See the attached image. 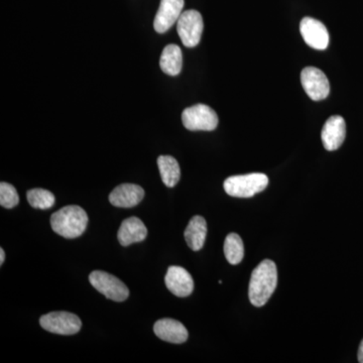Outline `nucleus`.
I'll use <instances>...</instances> for the list:
<instances>
[{"label":"nucleus","mask_w":363,"mask_h":363,"mask_svg":"<svg viewBox=\"0 0 363 363\" xmlns=\"http://www.w3.org/2000/svg\"><path fill=\"white\" fill-rule=\"evenodd\" d=\"M278 285V269L272 260H262L253 269L248 289L250 302L255 307L267 304Z\"/></svg>","instance_id":"nucleus-1"},{"label":"nucleus","mask_w":363,"mask_h":363,"mask_svg":"<svg viewBox=\"0 0 363 363\" xmlns=\"http://www.w3.org/2000/svg\"><path fill=\"white\" fill-rule=\"evenodd\" d=\"M88 224L85 210L77 205H70L55 212L51 217L52 230L65 238H77L82 235Z\"/></svg>","instance_id":"nucleus-2"},{"label":"nucleus","mask_w":363,"mask_h":363,"mask_svg":"<svg viewBox=\"0 0 363 363\" xmlns=\"http://www.w3.org/2000/svg\"><path fill=\"white\" fill-rule=\"evenodd\" d=\"M269 185V178L262 173L229 177L224 182V190L231 197L250 198L262 192Z\"/></svg>","instance_id":"nucleus-3"},{"label":"nucleus","mask_w":363,"mask_h":363,"mask_svg":"<svg viewBox=\"0 0 363 363\" xmlns=\"http://www.w3.org/2000/svg\"><path fill=\"white\" fill-rule=\"evenodd\" d=\"M182 121L189 130L212 131L218 125V116L208 105L196 104L183 111Z\"/></svg>","instance_id":"nucleus-4"},{"label":"nucleus","mask_w":363,"mask_h":363,"mask_svg":"<svg viewBox=\"0 0 363 363\" xmlns=\"http://www.w3.org/2000/svg\"><path fill=\"white\" fill-rule=\"evenodd\" d=\"M204 23L201 13L195 9H189L181 14L177 21V30L183 45L187 48H194L201 40Z\"/></svg>","instance_id":"nucleus-5"},{"label":"nucleus","mask_w":363,"mask_h":363,"mask_svg":"<svg viewBox=\"0 0 363 363\" xmlns=\"http://www.w3.org/2000/svg\"><path fill=\"white\" fill-rule=\"evenodd\" d=\"M91 285L109 300L123 302L130 296L128 286L108 272L94 271L89 276Z\"/></svg>","instance_id":"nucleus-6"},{"label":"nucleus","mask_w":363,"mask_h":363,"mask_svg":"<svg viewBox=\"0 0 363 363\" xmlns=\"http://www.w3.org/2000/svg\"><path fill=\"white\" fill-rule=\"evenodd\" d=\"M40 325L45 331L59 335H74L80 331V318L69 312H52L40 317Z\"/></svg>","instance_id":"nucleus-7"},{"label":"nucleus","mask_w":363,"mask_h":363,"mask_svg":"<svg viewBox=\"0 0 363 363\" xmlns=\"http://www.w3.org/2000/svg\"><path fill=\"white\" fill-rule=\"evenodd\" d=\"M301 82L308 96L314 101L328 97L330 84L326 75L315 67H307L301 73Z\"/></svg>","instance_id":"nucleus-8"},{"label":"nucleus","mask_w":363,"mask_h":363,"mask_svg":"<svg viewBox=\"0 0 363 363\" xmlns=\"http://www.w3.org/2000/svg\"><path fill=\"white\" fill-rule=\"evenodd\" d=\"M300 32L306 44L315 50L323 51L329 45V33L326 26L320 21L304 18L301 21Z\"/></svg>","instance_id":"nucleus-9"},{"label":"nucleus","mask_w":363,"mask_h":363,"mask_svg":"<svg viewBox=\"0 0 363 363\" xmlns=\"http://www.w3.org/2000/svg\"><path fill=\"white\" fill-rule=\"evenodd\" d=\"M184 4V0H161L154 21V28L157 33H166L178 21L183 13Z\"/></svg>","instance_id":"nucleus-10"},{"label":"nucleus","mask_w":363,"mask_h":363,"mask_svg":"<svg viewBox=\"0 0 363 363\" xmlns=\"http://www.w3.org/2000/svg\"><path fill=\"white\" fill-rule=\"evenodd\" d=\"M164 283L169 292L177 297H188L194 290L192 276L181 267H169L164 277Z\"/></svg>","instance_id":"nucleus-11"},{"label":"nucleus","mask_w":363,"mask_h":363,"mask_svg":"<svg viewBox=\"0 0 363 363\" xmlns=\"http://www.w3.org/2000/svg\"><path fill=\"white\" fill-rule=\"evenodd\" d=\"M346 136V123L340 116H331L324 124L321 138L325 149L336 150L342 145Z\"/></svg>","instance_id":"nucleus-12"},{"label":"nucleus","mask_w":363,"mask_h":363,"mask_svg":"<svg viewBox=\"0 0 363 363\" xmlns=\"http://www.w3.org/2000/svg\"><path fill=\"white\" fill-rule=\"evenodd\" d=\"M145 197V191L135 184H123L112 191L109 201L116 207L131 208L140 204Z\"/></svg>","instance_id":"nucleus-13"},{"label":"nucleus","mask_w":363,"mask_h":363,"mask_svg":"<svg viewBox=\"0 0 363 363\" xmlns=\"http://www.w3.org/2000/svg\"><path fill=\"white\" fill-rule=\"evenodd\" d=\"M155 334L167 342L181 344L186 342L189 333L186 327L177 320L164 318L159 320L154 326Z\"/></svg>","instance_id":"nucleus-14"},{"label":"nucleus","mask_w":363,"mask_h":363,"mask_svg":"<svg viewBox=\"0 0 363 363\" xmlns=\"http://www.w3.org/2000/svg\"><path fill=\"white\" fill-rule=\"evenodd\" d=\"M147 235V229L143 222L138 217H130L121 223L117 238L123 247H128L133 243L145 240Z\"/></svg>","instance_id":"nucleus-15"},{"label":"nucleus","mask_w":363,"mask_h":363,"mask_svg":"<svg viewBox=\"0 0 363 363\" xmlns=\"http://www.w3.org/2000/svg\"><path fill=\"white\" fill-rule=\"evenodd\" d=\"M184 235H185V240L191 250L194 252L201 250L204 247L205 240H206V220L201 216L193 217L189 222Z\"/></svg>","instance_id":"nucleus-16"},{"label":"nucleus","mask_w":363,"mask_h":363,"mask_svg":"<svg viewBox=\"0 0 363 363\" xmlns=\"http://www.w3.org/2000/svg\"><path fill=\"white\" fill-rule=\"evenodd\" d=\"M160 66L167 75H179L182 71V66H183V55H182L181 48L177 45H167L162 52Z\"/></svg>","instance_id":"nucleus-17"},{"label":"nucleus","mask_w":363,"mask_h":363,"mask_svg":"<svg viewBox=\"0 0 363 363\" xmlns=\"http://www.w3.org/2000/svg\"><path fill=\"white\" fill-rule=\"evenodd\" d=\"M157 166H159L162 183L167 187H175L181 177L180 166H179V162H177L175 157L171 156L159 157Z\"/></svg>","instance_id":"nucleus-18"},{"label":"nucleus","mask_w":363,"mask_h":363,"mask_svg":"<svg viewBox=\"0 0 363 363\" xmlns=\"http://www.w3.org/2000/svg\"><path fill=\"white\" fill-rule=\"evenodd\" d=\"M224 255L230 264H240L245 257V247L238 234L230 233L224 242Z\"/></svg>","instance_id":"nucleus-19"},{"label":"nucleus","mask_w":363,"mask_h":363,"mask_svg":"<svg viewBox=\"0 0 363 363\" xmlns=\"http://www.w3.org/2000/svg\"><path fill=\"white\" fill-rule=\"evenodd\" d=\"M28 201L35 209H50L55 204V196L45 189H32L26 193Z\"/></svg>","instance_id":"nucleus-20"},{"label":"nucleus","mask_w":363,"mask_h":363,"mask_svg":"<svg viewBox=\"0 0 363 363\" xmlns=\"http://www.w3.org/2000/svg\"><path fill=\"white\" fill-rule=\"evenodd\" d=\"M20 202L18 191L11 184L1 182L0 184V205L6 209L16 207Z\"/></svg>","instance_id":"nucleus-21"},{"label":"nucleus","mask_w":363,"mask_h":363,"mask_svg":"<svg viewBox=\"0 0 363 363\" xmlns=\"http://www.w3.org/2000/svg\"><path fill=\"white\" fill-rule=\"evenodd\" d=\"M358 362L363 363V340L360 343L359 350H358Z\"/></svg>","instance_id":"nucleus-22"},{"label":"nucleus","mask_w":363,"mask_h":363,"mask_svg":"<svg viewBox=\"0 0 363 363\" xmlns=\"http://www.w3.org/2000/svg\"><path fill=\"white\" fill-rule=\"evenodd\" d=\"M4 259H6V252H4V248H1L0 250V266L4 264Z\"/></svg>","instance_id":"nucleus-23"}]
</instances>
